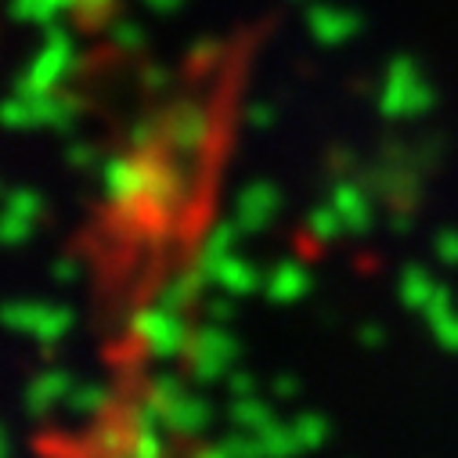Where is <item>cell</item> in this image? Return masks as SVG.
<instances>
[{
  "label": "cell",
  "mask_w": 458,
  "mask_h": 458,
  "mask_svg": "<svg viewBox=\"0 0 458 458\" xmlns=\"http://www.w3.org/2000/svg\"><path fill=\"white\" fill-rule=\"evenodd\" d=\"M105 401H108V394H105V386H98V383L72 386L69 397H65L69 411H76V415H98V411L105 408Z\"/></svg>",
  "instance_id": "ffe728a7"
},
{
  "label": "cell",
  "mask_w": 458,
  "mask_h": 458,
  "mask_svg": "<svg viewBox=\"0 0 458 458\" xmlns=\"http://www.w3.org/2000/svg\"><path fill=\"white\" fill-rule=\"evenodd\" d=\"M307 30L314 40L332 47V44H343L358 33V19L343 8H332V4H310L307 8Z\"/></svg>",
  "instance_id": "8992f818"
},
{
  "label": "cell",
  "mask_w": 458,
  "mask_h": 458,
  "mask_svg": "<svg viewBox=\"0 0 458 458\" xmlns=\"http://www.w3.org/2000/svg\"><path fill=\"white\" fill-rule=\"evenodd\" d=\"M209 282L220 289V293H227V296H250V293H257L260 289V275H257V267L250 264V260H242V257H224L213 271H209Z\"/></svg>",
  "instance_id": "9c48e42d"
},
{
  "label": "cell",
  "mask_w": 458,
  "mask_h": 458,
  "mask_svg": "<svg viewBox=\"0 0 458 458\" xmlns=\"http://www.w3.org/2000/svg\"><path fill=\"white\" fill-rule=\"evenodd\" d=\"M232 300H235V296H227V293H224V300H209V303H206L209 321H220V325L232 321V318H235V303H232Z\"/></svg>",
  "instance_id": "f1b7e54d"
},
{
  "label": "cell",
  "mask_w": 458,
  "mask_h": 458,
  "mask_svg": "<svg viewBox=\"0 0 458 458\" xmlns=\"http://www.w3.org/2000/svg\"><path fill=\"white\" fill-rule=\"evenodd\" d=\"M108 37H112V44L123 47V51H138V47L145 44V37H141V30H138L134 22H112Z\"/></svg>",
  "instance_id": "cb8c5ba5"
},
{
  "label": "cell",
  "mask_w": 458,
  "mask_h": 458,
  "mask_svg": "<svg viewBox=\"0 0 458 458\" xmlns=\"http://www.w3.org/2000/svg\"><path fill=\"white\" fill-rule=\"evenodd\" d=\"M8 213L15 216H26V220H37L40 216V195L30 191V188H19L8 195Z\"/></svg>",
  "instance_id": "7402d4cb"
},
{
  "label": "cell",
  "mask_w": 458,
  "mask_h": 458,
  "mask_svg": "<svg viewBox=\"0 0 458 458\" xmlns=\"http://www.w3.org/2000/svg\"><path fill=\"white\" fill-rule=\"evenodd\" d=\"M134 332L141 339V347L152 354V358H174L181 351H188V332H184V321H181V310L174 307H148L134 318Z\"/></svg>",
  "instance_id": "3957f363"
},
{
  "label": "cell",
  "mask_w": 458,
  "mask_h": 458,
  "mask_svg": "<svg viewBox=\"0 0 458 458\" xmlns=\"http://www.w3.org/2000/svg\"><path fill=\"white\" fill-rule=\"evenodd\" d=\"M227 415H232V422L239 426V429H250V433H257V429H264L275 415H271V408L257 397V394H246V397H232V404H227Z\"/></svg>",
  "instance_id": "5bb4252c"
},
{
  "label": "cell",
  "mask_w": 458,
  "mask_h": 458,
  "mask_svg": "<svg viewBox=\"0 0 458 458\" xmlns=\"http://www.w3.org/2000/svg\"><path fill=\"white\" fill-rule=\"evenodd\" d=\"M379 105H383V112H386L390 120L422 116V112L433 105V90L419 76V69H415L411 58H394L390 62L386 83H383V94H379Z\"/></svg>",
  "instance_id": "6da1fadb"
},
{
  "label": "cell",
  "mask_w": 458,
  "mask_h": 458,
  "mask_svg": "<svg viewBox=\"0 0 458 458\" xmlns=\"http://www.w3.org/2000/svg\"><path fill=\"white\" fill-rule=\"evenodd\" d=\"M40 310H44V303H8V307H4V321H8L15 332L33 335V328H37V321H40Z\"/></svg>",
  "instance_id": "44dd1931"
},
{
  "label": "cell",
  "mask_w": 458,
  "mask_h": 458,
  "mask_svg": "<svg viewBox=\"0 0 458 458\" xmlns=\"http://www.w3.org/2000/svg\"><path fill=\"white\" fill-rule=\"evenodd\" d=\"M361 339H365V347H379L383 332H379V328H365V332H361Z\"/></svg>",
  "instance_id": "836d02e7"
},
{
  "label": "cell",
  "mask_w": 458,
  "mask_h": 458,
  "mask_svg": "<svg viewBox=\"0 0 458 458\" xmlns=\"http://www.w3.org/2000/svg\"><path fill=\"white\" fill-rule=\"evenodd\" d=\"M145 4H148L152 12H159V15H166V12H177L184 0H145Z\"/></svg>",
  "instance_id": "d6a6232c"
},
{
  "label": "cell",
  "mask_w": 458,
  "mask_h": 458,
  "mask_svg": "<svg viewBox=\"0 0 458 458\" xmlns=\"http://www.w3.org/2000/svg\"><path fill=\"white\" fill-rule=\"evenodd\" d=\"M33 224L37 220H26V216H15V213H4V227H0V235H4L8 246H19L33 235Z\"/></svg>",
  "instance_id": "603a6c76"
},
{
  "label": "cell",
  "mask_w": 458,
  "mask_h": 458,
  "mask_svg": "<svg viewBox=\"0 0 458 458\" xmlns=\"http://www.w3.org/2000/svg\"><path fill=\"white\" fill-rule=\"evenodd\" d=\"M224 386H227V394H232V397H246V394H253V376L235 369V372L224 376Z\"/></svg>",
  "instance_id": "83f0119b"
},
{
  "label": "cell",
  "mask_w": 458,
  "mask_h": 458,
  "mask_svg": "<svg viewBox=\"0 0 458 458\" xmlns=\"http://www.w3.org/2000/svg\"><path fill=\"white\" fill-rule=\"evenodd\" d=\"M69 65H72V40L62 30H51L44 47H40V55H37V62H33V69L22 76L19 90H30V94L55 90L62 83V76L69 72Z\"/></svg>",
  "instance_id": "277c9868"
},
{
  "label": "cell",
  "mask_w": 458,
  "mask_h": 458,
  "mask_svg": "<svg viewBox=\"0 0 458 458\" xmlns=\"http://www.w3.org/2000/svg\"><path fill=\"white\" fill-rule=\"evenodd\" d=\"M339 232H347V227H343V216L335 213L332 202H328V206H318V209L307 213V235H310V239L328 242V239H335Z\"/></svg>",
  "instance_id": "ac0fdd59"
},
{
  "label": "cell",
  "mask_w": 458,
  "mask_h": 458,
  "mask_svg": "<svg viewBox=\"0 0 458 458\" xmlns=\"http://www.w3.org/2000/svg\"><path fill=\"white\" fill-rule=\"evenodd\" d=\"M293 433H296L300 451H314V447H321L328 440V422L321 415H314V411H303V415L293 419Z\"/></svg>",
  "instance_id": "d6986e66"
},
{
  "label": "cell",
  "mask_w": 458,
  "mask_h": 458,
  "mask_svg": "<svg viewBox=\"0 0 458 458\" xmlns=\"http://www.w3.org/2000/svg\"><path fill=\"white\" fill-rule=\"evenodd\" d=\"M332 206L343 216V227H347L351 235H365L369 227H372V202H369V195L358 184L339 181L332 188Z\"/></svg>",
  "instance_id": "52a82bcc"
},
{
  "label": "cell",
  "mask_w": 458,
  "mask_h": 458,
  "mask_svg": "<svg viewBox=\"0 0 458 458\" xmlns=\"http://www.w3.org/2000/svg\"><path fill=\"white\" fill-rule=\"evenodd\" d=\"M51 275H55L62 285H69V282L76 278V264H72V260H58V264L51 267Z\"/></svg>",
  "instance_id": "4dcf8cb0"
},
{
  "label": "cell",
  "mask_w": 458,
  "mask_h": 458,
  "mask_svg": "<svg viewBox=\"0 0 458 458\" xmlns=\"http://www.w3.org/2000/svg\"><path fill=\"white\" fill-rule=\"evenodd\" d=\"M206 131H209L206 112L195 108V105H184V108L174 112V120H170V148L181 152V156H191V152L202 148Z\"/></svg>",
  "instance_id": "ba28073f"
},
{
  "label": "cell",
  "mask_w": 458,
  "mask_h": 458,
  "mask_svg": "<svg viewBox=\"0 0 458 458\" xmlns=\"http://www.w3.org/2000/svg\"><path fill=\"white\" fill-rule=\"evenodd\" d=\"M239 354V343L220 328V321L199 328L188 339V369L199 383H213L224 379V372H232V361Z\"/></svg>",
  "instance_id": "7a4b0ae2"
},
{
  "label": "cell",
  "mask_w": 458,
  "mask_h": 458,
  "mask_svg": "<svg viewBox=\"0 0 458 458\" xmlns=\"http://www.w3.org/2000/svg\"><path fill=\"white\" fill-rule=\"evenodd\" d=\"M293 394H296V379L278 376V379H275V397H293Z\"/></svg>",
  "instance_id": "1f68e13d"
},
{
  "label": "cell",
  "mask_w": 458,
  "mask_h": 458,
  "mask_svg": "<svg viewBox=\"0 0 458 458\" xmlns=\"http://www.w3.org/2000/svg\"><path fill=\"white\" fill-rule=\"evenodd\" d=\"M65 159H69V166H76V170H87V166L94 163V152H90L87 145H69Z\"/></svg>",
  "instance_id": "f546056e"
},
{
  "label": "cell",
  "mask_w": 458,
  "mask_h": 458,
  "mask_svg": "<svg viewBox=\"0 0 458 458\" xmlns=\"http://www.w3.org/2000/svg\"><path fill=\"white\" fill-rule=\"evenodd\" d=\"M433 250H437V257L444 260V264H458V232L454 227H444V232L433 239Z\"/></svg>",
  "instance_id": "d4e9b609"
},
{
  "label": "cell",
  "mask_w": 458,
  "mask_h": 458,
  "mask_svg": "<svg viewBox=\"0 0 458 458\" xmlns=\"http://www.w3.org/2000/svg\"><path fill=\"white\" fill-rule=\"evenodd\" d=\"M433 293H437V282H433L422 267H404V271H401V300H404L408 307L426 310L429 300H433Z\"/></svg>",
  "instance_id": "2e32d148"
},
{
  "label": "cell",
  "mask_w": 458,
  "mask_h": 458,
  "mask_svg": "<svg viewBox=\"0 0 458 458\" xmlns=\"http://www.w3.org/2000/svg\"><path fill=\"white\" fill-rule=\"evenodd\" d=\"M163 429H170V433H177V437H199L202 429H209V408H206L199 397L184 394V397L163 415Z\"/></svg>",
  "instance_id": "7c38bea8"
},
{
  "label": "cell",
  "mask_w": 458,
  "mask_h": 458,
  "mask_svg": "<svg viewBox=\"0 0 458 458\" xmlns=\"http://www.w3.org/2000/svg\"><path fill=\"white\" fill-rule=\"evenodd\" d=\"M278 213V188L267 184V181H253L239 191V202H235V224L242 227V232L257 235L264 232V227L275 220Z\"/></svg>",
  "instance_id": "5b68a950"
},
{
  "label": "cell",
  "mask_w": 458,
  "mask_h": 458,
  "mask_svg": "<svg viewBox=\"0 0 458 458\" xmlns=\"http://www.w3.org/2000/svg\"><path fill=\"white\" fill-rule=\"evenodd\" d=\"M246 123H250V127H271V123H275V108H271L267 101L246 105Z\"/></svg>",
  "instance_id": "484cf974"
},
{
  "label": "cell",
  "mask_w": 458,
  "mask_h": 458,
  "mask_svg": "<svg viewBox=\"0 0 458 458\" xmlns=\"http://www.w3.org/2000/svg\"><path fill=\"white\" fill-rule=\"evenodd\" d=\"M307 289H310V275H307L303 264H296V260L278 264V267L264 278V293H267L275 303H293V300H300Z\"/></svg>",
  "instance_id": "8fae6325"
},
{
  "label": "cell",
  "mask_w": 458,
  "mask_h": 458,
  "mask_svg": "<svg viewBox=\"0 0 458 458\" xmlns=\"http://www.w3.org/2000/svg\"><path fill=\"white\" fill-rule=\"evenodd\" d=\"M69 325H72V310H69V307H47V303H44L40 321H37V328H33V339L40 343V351H51L55 343L69 332Z\"/></svg>",
  "instance_id": "9a60e30c"
},
{
  "label": "cell",
  "mask_w": 458,
  "mask_h": 458,
  "mask_svg": "<svg viewBox=\"0 0 458 458\" xmlns=\"http://www.w3.org/2000/svg\"><path fill=\"white\" fill-rule=\"evenodd\" d=\"M239 232H242V227H239L235 220H227V224H216L213 232L206 235V242H202V257H199V267H202L206 275H209L224 257H232V253H235Z\"/></svg>",
  "instance_id": "4fadbf2b"
},
{
  "label": "cell",
  "mask_w": 458,
  "mask_h": 458,
  "mask_svg": "<svg viewBox=\"0 0 458 458\" xmlns=\"http://www.w3.org/2000/svg\"><path fill=\"white\" fill-rule=\"evenodd\" d=\"M257 440H260V451H264V454H289V451H300L296 433H293V422L271 419L264 429H257Z\"/></svg>",
  "instance_id": "e0dca14e"
},
{
  "label": "cell",
  "mask_w": 458,
  "mask_h": 458,
  "mask_svg": "<svg viewBox=\"0 0 458 458\" xmlns=\"http://www.w3.org/2000/svg\"><path fill=\"white\" fill-rule=\"evenodd\" d=\"M69 390H72L69 376L62 369H47V372H40V376L30 379V386H26V408L37 411V415H44L47 408L62 404L69 397Z\"/></svg>",
  "instance_id": "30bf717a"
},
{
  "label": "cell",
  "mask_w": 458,
  "mask_h": 458,
  "mask_svg": "<svg viewBox=\"0 0 458 458\" xmlns=\"http://www.w3.org/2000/svg\"><path fill=\"white\" fill-rule=\"evenodd\" d=\"M433 332H437V339L444 343L447 351H458V310L451 318H444L440 325H433Z\"/></svg>",
  "instance_id": "4316f807"
}]
</instances>
